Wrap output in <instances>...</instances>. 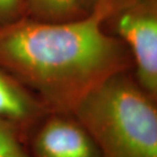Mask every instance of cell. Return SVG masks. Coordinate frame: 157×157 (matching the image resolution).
<instances>
[{
  "label": "cell",
  "instance_id": "cell-1",
  "mask_svg": "<svg viewBox=\"0 0 157 157\" xmlns=\"http://www.w3.org/2000/svg\"><path fill=\"white\" fill-rule=\"evenodd\" d=\"M105 11L65 24L21 23L0 30V67L48 110L71 111L91 89L124 71Z\"/></svg>",
  "mask_w": 157,
  "mask_h": 157
},
{
  "label": "cell",
  "instance_id": "cell-2",
  "mask_svg": "<svg viewBox=\"0 0 157 157\" xmlns=\"http://www.w3.org/2000/svg\"><path fill=\"white\" fill-rule=\"evenodd\" d=\"M155 100L122 71L91 89L71 112L101 157H157Z\"/></svg>",
  "mask_w": 157,
  "mask_h": 157
},
{
  "label": "cell",
  "instance_id": "cell-3",
  "mask_svg": "<svg viewBox=\"0 0 157 157\" xmlns=\"http://www.w3.org/2000/svg\"><path fill=\"white\" fill-rule=\"evenodd\" d=\"M25 140L29 157H101L71 111L48 110L27 131Z\"/></svg>",
  "mask_w": 157,
  "mask_h": 157
},
{
  "label": "cell",
  "instance_id": "cell-4",
  "mask_svg": "<svg viewBox=\"0 0 157 157\" xmlns=\"http://www.w3.org/2000/svg\"><path fill=\"white\" fill-rule=\"evenodd\" d=\"M117 31L131 47L135 80L145 92L157 96V17L149 10H130L119 17Z\"/></svg>",
  "mask_w": 157,
  "mask_h": 157
},
{
  "label": "cell",
  "instance_id": "cell-5",
  "mask_svg": "<svg viewBox=\"0 0 157 157\" xmlns=\"http://www.w3.org/2000/svg\"><path fill=\"white\" fill-rule=\"evenodd\" d=\"M48 109L36 95L0 67V117L26 133Z\"/></svg>",
  "mask_w": 157,
  "mask_h": 157
},
{
  "label": "cell",
  "instance_id": "cell-6",
  "mask_svg": "<svg viewBox=\"0 0 157 157\" xmlns=\"http://www.w3.org/2000/svg\"><path fill=\"white\" fill-rule=\"evenodd\" d=\"M0 157H29L21 128L0 117Z\"/></svg>",
  "mask_w": 157,
  "mask_h": 157
},
{
  "label": "cell",
  "instance_id": "cell-7",
  "mask_svg": "<svg viewBox=\"0 0 157 157\" xmlns=\"http://www.w3.org/2000/svg\"><path fill=\"white\" fill-rule=\"evenodd\" d=\"M78 0H31V7L36 13L49 18H57L71 13Z\"/></svg>",
  "mask_w": 157,
  "mask_h": 157
},
{
  "label": "cell",
  "instance_id": "cell-8",
  "mask_svg": "<svg viewBox=\"0 0 157 157\" xmlns=\"http://www.w3.org/2000/svg\"><path fill=\"white\" fill-rule=\"evenodd\" d=\"M21 0H0V21L10 17L17 11Z\"/></svg>",
  "mask_w": 157,
  "mask_h": 157
},
{
  "label": "cell",
  "instance_id": "cell-9",
  "mask_svg": "<svg viewBox=\"0 0 157 157\" xmlns=\"http://www.w3.org/2000/svg\"><path fill=\"white\" fill-rule=\"evenodd\" d=\"M92 1L97 2V3H98V2H99V3H100V2H104V3H105L106 1H107V0H92Z\"/></svg>",
  "mask_w": 157,
  "mask_h": 157
}]
</instances>
